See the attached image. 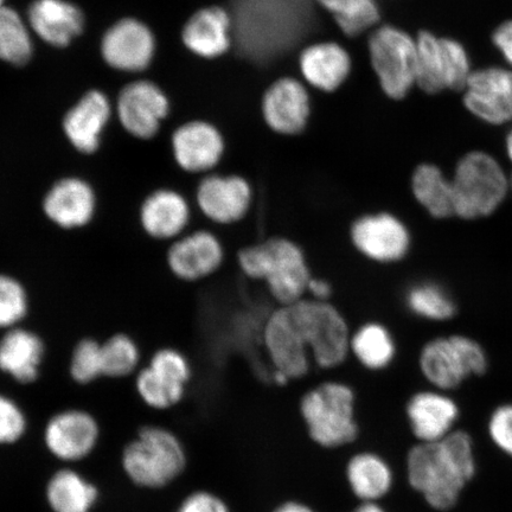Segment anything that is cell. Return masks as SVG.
Masks as SVG:
<instances>
[{
  "mask_svg": "<svg viewBox=\"0 0 512 512\" xmlns=\"http://www.w3.org/2000/svg\"><path fill=\"white\" fill-rule=\"evenodd\" d=\"M398 355L393 331L386 323L368 319L351 331L350 357L363 369L380 373L387 370Z\"/></svg>",
  "mask_w": 512,
  "mask_h": 512,
  "instance_id": "cell-28",
  "label": "cell"
},
{
  "mask_svg": "<svg viewBox=\"0 0 512 512\" xmlns=\"http://www.w3.org/2000/svg\"><path fill=\"white\" fill-rule=\"evenodd\" d=\"M403 304L413 316L430 322H445L457 312L456 303L446 288L431 280L408 286L403 293Z\"/></svg>",
  "mask_w": 512,
  "mask_h": 512,
  "instance_id": "cell-34",
  "label": "cell"
},
{
  "mask_svg": "<svg viewBox=\"0 0 512 512\" xmlns=\"http://www.w3.org/2000/svg\"><path fill=\"white\" fill-rule=\"evenodd\" d=\"M69 373L74 382L86 386L104 376L102 343L94 338H83L75 345L70 357Z\"/></svg>",
  "mask_w": 512,
  "mask_h": 512,
  "instance_id": "cell-38",
  "label": "cell"
},
{
  "mask_svg": "<svg viewBox=\"0 0 512 512\" xmlns=\"http://www.w3.org/2000/svg\"><path fill=\"white\" fill-rule=\"evenodd\" d=\"M261 344L272 370L291 381L310 373L312 358L290 305L275 306L262 323Z\"/></svg>",
  "mask_w": 512,
  "mask_h": 512,
  "instance_id": "cell-13",
  "label": "cell"
},
{
  "mask_svg": "<svg viewBox=\"0 0 512 512\" xmlns=\"http://www.w3.org/2000/svg\"><path fill=\"white\" fill-rule=\"evenodd\" d=\"M260 110L267 130L274 136L303 137L312 118L311 88L297 76H281L266 88Z\"/></svg>",
  "mask_w": 512,
  "mask_h": 512,
  "instance_id": "cell-12",
  "label": "cell"
},
{
  "mask_svg": "<svg viewBox=\"0 0 512 512\" xmlns=\"http://www.w3.org/2000/svg\"><path fill=\"white\" fill-rule=\"evenodd\" d=\"M139 362L140 349L131 336L117 334L102 343L104 376L123 379L137 370Z\"/></svg>",
  "mask_w": 512,
  "mask_h": 512,
  "instance_id": "cell-36",
  "label": "cell"
},
{
  "mask_svg": "<svg viewBox=\"0 0 512 512\" xmlns=\"http://www.w3.org/2000/svg\"><path fill=\"white\" fill-rule=\"evenodd\" d=\"M355 408L354 389L341 381L319 383L299 405L309 437L324 448L347 446L358 438Z\"/></svg>",
  "mask_w": 512,
  "mask_h": 512,
  "instance_id": "cell-4",
  "label": "cell"
},
{
  "mask_svg": "<svg viewBox=\"0 0 512 512\" xmlns=\"http://www.w3.org/2000/svg\"><path fill=\"white\" fill-rule=\"evenodd\" d=\"M472 441L453 432L434 443H420L407 457L409 484L433 509H451L464 486L475 476Z\"/></svg>",
  "mask_w": 512,
  "mask_h": 512,
  "instance_id": "cell-1",
  "label": "cell"
},
{
  "mask_svg": "<svg viewBox=\"0 0 512 512\" xmlns=\"http://www.w3.org/2000/svg\"><path fill=\"white\" fill-rule=\"evenodd\" d=\"M335 296V288L329 279L313 274L307 284L306 298L317 300V302H332Z\"/></svg>",
  "mask_w": 512,
  "mask_h": 512,
  "instance_id": "cell-42",
  "label": "cell"
},
{
  "mask_svg": "<svg viewBox=\"0 0 512 512\" xmlns=\"http://www.w3.org/2000/svg\"><path fill=\"white\" fill-rule=\"evenodd\" d=\"M354 61L347 47L337 41H318L300 50L299 78L313 91L336 93L347 82Z\"/></svg>",
  "mask_w": 512,
  "mask_h": 512,
  "instance_id": "cell-23",
  "label": "cell"
},
{
  "mask_svg": "<svg viewBox=\"0 0 512 512\" xmlns=\"http://www.w3.org/2000/svg\"><path fill=\"white\" fill-rule=\"evenodd\" d=\"M29 310V293L22 281L14 275L0 273V330L21 326Z\"/></svg>",
  "mask_w": 512,
  "mask_h": 512,
  "instance_id": "cell-37",
  "label": "cell"
},
{
  "mask_svg": "<svg viewBox=\"0 0 512 512\" xmlns=\"http://www.w3.org/2000/svg\"><path fill=\"white\" fill-rule=\"evenodd\" d=\"M28 430V419L10 396L0 394V445H14Z\"/></svg>",
  "mask_w": 512,
  "mask_h": 512,
  "instance_id": "cell-39",
  "label": "cell"
},
{
  "mask_svg": "<svg viewBox=\"0 0 512 512\" xmlns=\"http://www.w3.org/2000/svg\"><path fill=\"white\" fill-rule=\"evenodd\" d=\"M190 381L182 371L166 364L149 363L139 371L136 389L146 406L164 411L183 400Z\"/></svg>",
  "mask_w": 512,
  "mask_h": 512,
  "instance_id": "cell-29",
  "label": "cell"
},
{
  "mask_svg": "<svg viewBox=\"0 0 512 512\" xmlns=\"http://www.w3.org/2000/svg\"><path fill=\"white\" fill-rule=\"evenodd\" d=\"M101 55L113 69L139 73L149 68L156 53V38L143 22L124 18L105 32Z\"/></svg>",
  "mask_w": 512,
  "mask_h": 512,
  "instance_id": "cell-19",
  "label": "cell"
},
{
  "mask_svg": "<svg viewBox=\"0 0 512 512\" xmlns=\"http://www.w3.org/2000/svg\"><path fill=\"white\" fill-rule=\"evenodd\" d=\"M169 113L168 96L151 81L128 83L119 94L118 119L134 138L149 140L156 137Z\"/></svg>",
  "mask_w": 512,
  "mask_h": 512,
  "instance_id": "cell-18",
  "label": "cell"
},
{
  "mask_svg": "<svg viewBox=\"0 0 512 512\" xmlns=\"http://www.w3.org/2000/svg\"><path fill=\"white\" fill-rule=\"evenodd\" d=\"M350 247L375 266H395L411 254L413 235L401 216L387 209L366 211L354 217L348 227Z\"/></svg>",
  "mask_w": 512,
  "mask_h": 512,
  "instance_id": "cell-8",
  "label": "cell"
},
{
  "mask_svg": "<svg viewBox=\"0 0 512 512\" xmlns=\"http://www.w3.org/2000/svg\"><path fill=\"white\" fill-rule=\"evenodd\" d=\"M98 208L99 198L93 184L78 176L57 179L42 200V211L46 219L63 230L89 226Z\"/></svg>",
  "mask_w": 512,
  "mask_h": 512,
  "instance_id": "cell-17",
  "label": "cell"
},
{
  "mask_svg": "<svg viewBox=\"0 0 512 512\" xmlns=\"http://www.w3.org/2000/svg\"><path fill=\"white\" fill-rule=\"evenodd\" d=\"M334 21L345 41L357 40L382 23L377 0H315Z\"/></svg>",
  "mask_w": 512,
  "mask_h": 512,
  "instance_id": "cell-33",
  "label": "cell"
},
{
  "mask_svg": "<svg viewBox=\"0 0 512 512\" xmlns=\"http://www.w3.org/2000/svg\"><path fill=\"white\" fill-rule=\"evenodd\" d=\"M233 29V15L226 6H203L184 23L181 34L183 46L198 59L220 60L233 49Z\"/></svg>",
  "mask_w": 512,
  "mask_h": 512,
  "instance_id": "cell-20",
  "label": "cell"
},
{
  "mask_svg": "<svg viewBox=\"0 0 512 512\" xmlns=\"http://www.w3.org/2000/svg\"><path fill=\"white\" fill-rule=\"evenodd\" d=\"M349 488L361 503H379L393 488L394 476L389 464L379 454H355L345 469Z\"/></svg>",
  "mask_w": 512,
  "mask_h": 512,
  "instance_id": "cell-30",
  "label": "cell"
},
{
  "mask_svg": "<svg viewBox=\"0 0 512 512\" xmlns=\"http://www.w3.org/2000/svg\"><path fill=\"white\" fill-rule=\"evenodd\" d=\"M452 181L454 213L460 219L488 216L501 206L509 183L501 165L485 152L467 153L457 164Z\"/></svg>",
  "mask_w": 512,
  "mask_h": 512,
  "instance_id": "cell-7",
  "label": "cell"
},
{
  "mask_svg": "<svg viewBox=\"0 0 512 512\" xmlns=\"http://www.w3.org/2000/svg\"><path fill=\"white\" fill-rule=\"evenodd\" d=\"M194 203L174 188H159L144 198L139 208V223L149 238L175 241L187 232L194 217Z\"/></svg>",
  "mask_w": 512,
  "mask_h": 512,
  "instance_id": "cell-22",
  "label": "cell"
},
{
  "mask_svg": "<svg viewBox=\"0 0 512 512\" xmlns=\"http://www.w3.org/2000/svg\"><path fill=\"white\" fill-rule=\"evenodd\" d=\"M416 88L426 95L464 91L471 75V64L463 44L421 29L415 34Z\"/></svg>",
  "mask_w": 512,
  "mask_h": 512,
  "instance_id": "cell-9",
  "label": "cell"
},
{
  "mask_svg": "<svg viewBox=\"0 0 512 512\" xmlns=\"http://www.w3.org/2000/svg\"><path fill=\"white\" fill-rule=\"evenodd\" d=\"M176 512H230V509L220 496L201 490L185 497Z\"/></svg>",
  "mask_w": 512,
  "mask_h": 512,
  "instance_id": "cell-41",
  "label": "cell"
},
{
  "mask_svg": "<svg viewBox=\"0 0 512 512\" xmlns=\"http://www.w3.org/2000/svg\"><path fill=\"white\" fill-rule=\"evenodd\" d=\"M367 48L382 93L393 101L407 99L416 88L415 35L396 25L381 23L367 35Z\"/></svg>",
  "mask_w": 512,
  "mask_h": 512,
  "instance_id": "cell-5",
  "label": "cell"
},
{
  "mask_svg": "<svg viewBox=\"0 0 512 512\" xmlns=\"http://www.w3.org/2000/svg\"><path fill=\"white\" fill-rule=\"evenodd\" d=\"M416 203L435 220L450 219L454 213V197L451 179L433 163L415 166L409 181Z\"/></svg>",
  "mask_w": 512,
  "mask_h": 512,
  "instance_id": "cell-31",
  "label": "cell"
},
{
  "mask_svg": "<svg viewBox=\"0 0 512 512\" xmlns=\"http://www.w3.org/2000/svg\"><path fill=\"white\" fill-rule=\"evenodd\" d=\"M489 430L496 445L512 456V405L497 409L490 420Z\"/></svg>",
  "mask_w": 512,
  "mask_h": 512,
  "instance_id": "cell-40",
  "label": "cell"
},
{
  "mask_svg": "<svg viewBox=\"0 0 512 512\" xmlns=\"http://www.w3.org/2000/svg\"><path fill=\"white\" fill-rule=\"evenodd\" d=\"M171 152L179 170L201 178L219 171L228 155V138L209 120H189L172 133Z\"/></svg>",
  "mask_w": 512,
  "mask_h": 512,
  "instance_id": "cell-14",
  "label": "cell"
},
{
  "mask_svg": "<svg viewBox=\"0 0 512 512\" xmlns=\"http://www.w3.org/2000/svg\"><path fill=\"white\" fill-rule=\"evenodd\" d=\"M29 27L43 42L68 47L85 30V16L68 0H35L28 12Z\"/></svg>",
  "mask_w": 512,
  "mask_h": 512,
  "instance_id": "cell-25",
  "label": "cell"
},
{
  "mask_svg": "<svg viewBox=\"0 0 512 512\" xmlns=\"http://www.w3.org/2000/svg\"><path fill=\"white\" fill-rule=\"evenodd\" d=\"M99 495L96 485L73 469L56 471L46 486L47 504L53 512H92Z\"/></svg>",
  "mask_w": 512,
  "mask_h": 512,
  "instance_id": "cell-32",
  "label": "cell"
},
{
  "mask_svg": "<svg viewBox=\"0 0 512 512\" xmlns=\"http://www.w3.org/2000/svg\"><path fill=\"white\" fill-rule=\"evenodd\" d=\"M188 458L182 441L160 426L140 428L126 445L121 465L128 479L140 488L157 490L183 475Z\"/></svg>",
  "mask_w": 512,
  "mask_h": 512,
  "instance_id": "cell-3",
  "label": "cell"
},
{
  "mask_svg": "<svg viewBox=\"0 0 512 512\" xmlns=\"http://www.w3.org/2000/svg\"><path fill=\"white\" fill-rule=\"evenodd\" d=\"M235 261L243 277L265 286L275 306L306 298L307 284L315 274L305 248L286 235L247 243L238 249Z\"/></svg>",
  "mask_w": 512,
  "mask_h": 512,
  "instance_id": "cell-2",
  "label": "cell"
},
{
  "mask_svg": "<svg viewBox=\"0 0 512 512\" xmlns=\"http://www.w3.org/2000/svg\"><path fill=\"white\" fill-rule=\"evenodd\" d=\"M255 204L256 188L247 175L215 171L198 179L195 209L215 227L240 226L252 215Z\"/></svg>",
  "mask_w": 512,
  "mask_h": 512,
  "instance_id": "cell-10",
  "label": "cell"
},
{
  "mask_svg": "<svg viewBox=\"0 0 512 512\" xmlns=\"http://www.w3.org/2000/svg\"><path fill=\"white\" fill-rule=\"evenodd\" d=\"M30 30L17 11L0 8V60L14 66L28 63L34 51Z\"/></svg>",
  "mask_w": 512,
  "mask_h": 512,
  "instance_id": "cell-35",
  "label": "cell"
},
{
  "mask_svg": "<svg viewBox=\"0 0 512 512\" xmlns=\"http://www.w3.org/2000/svg\"><path fill=\"white\" fill-rule=\"evenodd\" d=\"M351 512H387L379 503H361Z\"/></svg>",
  "mask_w": 512,
  "mask_h": 512,
  "instance_id": "cell-45",
  "label": "cell"
},
{
  "mask_svg": "<svg viewBox=\"0 0 512 512\" xmlns=\"http://www.w3.org/2000/svg\"><path fill=\"white\" fill-rule=\"evenodd\" d=\"M495 46L512 66V21L504 22L495 30L492 36Z\"/></svg>",
  "mask_w": 512,
  "mask_h": 512,
  "instance_id": "cell-43",
  "label": "cell"
},
{
  "mask_svg": "<svg viewBox=\"0 0 512 512\" xmlns=\"http://www.w3.org/2000/svg\"><path fill=\"white\" fill-rule=\"evenodd\" d=\"M227 260L221 236L211 229L189 230L171 242L166 266L176 279L195 284L219 273Z\"/></svg>",
  "mask_w": 512,
  "mask_h": 512,
  "instance_id": "cell-15",
  "label": "cell"
},
{
  "mask_svg": "<svg viewBox=\"0 0 512 512\" xmlns=\"http://www.w3.org/2000/svg\"><path fill=\"white\" fill-rule=\"evenodd\" d=\"M419 367L425 379L438 389H453L470 375H482L488 367L480 345L464 336L438 337L420 351Z\"/></svg>",
  "mask_w": 512,
  "mask_h": 512,
  "instance_id": "cell-11",
  "label": "cell"
},
{
  "mask_svg": "<svg viewBox=\"0 0 512 512\" xmlns=\"http://www.w3.org/2000/svg\"><path fill=\"white\" fill-rule=\"evenodd\" d=\"M409 426L420 443H434L450 434L458 418V407L447 396L437 392H420L408 400Z\"/></svg>",
  "mask_w": 512,
  "mask_h": 512,
  "instance_id": "cell-27",
  "label": "cell"
},
{
  "mask_svg": "<svg viewBox=\"0 0 512 512\" xmlns=\"http://www.w3.org/2000/svg\"><path fill=\"white\" fill-rule=\"evenodd\" d=\"M5 0H0V8H3Z\"/></svg>",
  "mask_w": 512,
  "mask_h": 512,
  "instance_id": "cell-47",
  "label": "cell"
},
{
  "mask_svg": "<svg viewBox=\"0 0 512 512\" xmlns=\"http://www.w3.org/2000/svg\"><path fill=\"white\" fill-rule=\"evenodd\" d=\"M112 115L111 101L98 89L87 92L64 115L63 132L70 145L82 155H93L101 145Z\"/></svg>",
  "mask_w": 512,
  "mask_h": 512,
  "instance_id": "cell-24",
  "label": "cell"
},
{
  "mask_svg": "<svg viewBox=\"0 0 512 512\" xmlns=\"http://www.w3.org/2000/svg\"><path fill=\"white\" fill-rule=\"evenodd\" d=\"M464 105L491 125L512 120V70L490 67L472 72L466 82Z\"/></svg>",
  "mask_w": 512,
  "mask_h": 512,
  "instance_id": "cell-21",
  "label": "cell"
},
{
  "mask_svg": "<svg viewBox=\"0 0 512 512\" xmlns=\"http://www.w3.org/2000/svg\"><path fill=\"white\" fill-rule=\"evenodd\" d=\"M511 187H512V178H511Z\"/></svg>",
  "mask_w": 512,
  "mask_h": 512,
  "instance_id": "cell-48",
  "label": "cell"
},
{
  "mask_svg": "<svg viewBox=\"0 0 512 512\" xmlns=\"http://www.w3.org/2000/svg\"><path fill=\"white\" fill-rule=\"evenodd\" d=\"M312 362L322 370L342 367L350 357L352 328L334 302L304 298L291 304Z\"/></svg>",
  "mask_w": 512,
  "mask_h": 512,
  "instance_id": "cell-6",
  "label": "cell"
},
{
  "mask_svg": "<svg viewBox=\"0 0 512 512\" xmlns=\"http://www.w3.org/2000/svg\"><path fill=\"white\" fill-rule=\"evenodd\" d=\"M100 439V425L85 409H64L51 416L44 428L47 450L64 463H76L91 456Z\"/></svg>",
  "mask_w": 512,
  "mask_h": 512,
  "instance_id": "cell-16",
  "label": "cell"
},
{
  "mask_svg": "<svg viewBox=\"0 0 512 512\" xmlns=\"http://www.w3.org/2000/svg\"><path fill=\"white\" fill-rule=\"evenodd\" d=\"M273 512H316L309 505L297 502V501H288L283 504H280L277 509Z\"/></svg>",
  "mask_w": 512,
  "mask_h": 512,
  "instance_id": "cell-44",
  "label": "cell"
},
{
  "mask_svg": "<svg viewBox=\"0 0 512 512\" xmlns=\"http://www.w3.org/2000/svg\"><path fill=\"white\" fill-rule=\"evenodd\" d=\"M44 357L46 344L35 331L18 326L0 338V371L18 383L37 381Z\"/></svg>",
  "mask_w": 512,
  "mask_h": 512,
  "instance_id": "cell-26",
  "label": "cell"
},
{
  "mask_svg": "<svg viewBox=\"0 0 512 512\" xmlns=\"http://www.w3.org/2000/svg\"><path fill=\"white\" fill-rule=\"evenodd\" d=\"M507 150H508L509 158L511 159V162H512V130L509 133V136L507 138Z\"/></svg>",
  "mask_w": 512,
  "mask_h": 512,
  "instance_id": "cell-46",
  "label": "cell"
}]
</instances>
